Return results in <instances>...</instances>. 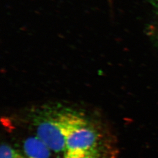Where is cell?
Instances as JSON below:
<instances>
[{
  "label": "cell",
  "instance_id": "obj_1",
  "mask_svg": "<svg viewBox=\"0 0 158 158\" xmlns=\"http://www.w3.org/2000/svg\"><path fill=\"white\" fill-rule=\"evenodd\" d=\"M31 121L36 136L55 152H64L68 136L89 124L84 115L62 104H46L32 110Z\"/></svg>",
  "mask_w": 158,
  "mask_h": 158
},
{
  "label": "cell",
  "instance_id": "obj_2",
  "mask_svg": "<svg viewBox=\"0 0 158 158\" xmlns=\"http://www.w3.org/2000/svg\"><path fill=\"white\" fill-rule=\"evenodd\" d=\"M98 139L96 130L89 124L75 130L67 138L64 158L95 155Z\"/></svg>",
  "mask_w": 158,
  "mask_h": 158
},
{
  "label": "cell",
  "instance_id": "obj_3",
  "mask_svg": "<svg viewBox=\"0 0 158 158\" xmlns=\"http://www.w3.org/2000/svg\"><path fill=\"white\" fill-rule=\"evenodd\" d=\"M23 151L27 158H50L51 150L37 136L27 138L23 143Z\"/></svg>",
  "mask_w": 158,
  "mask_h": 158
},
{
  "label": "cell",
  "instance_id": "obj_4",
  "mask_svg": "<svg viewBox=\"0 0 158 158\" xmlns=\"http://www.w3.org/2000/svg\"><path fill=\"white\" fill-rule=\"evenodd\" d=\"M1 158H27L21 153L6 143L1 146Z\"/></svg>",
  "mask_w": 158,
  "mask_h": 158
},
{
  "label": "cell",
  "instance_id": "obj_5",
  "mask_svg": "<svg viewBox=\"0 0 158 158\" xmlns=\"http://www.w3.org/2000/svg\"><path fill=\"white\" fill-rule=\"evenodd\" d=\"M68 158H96V157L95 156V155H81L79 156Z\"/></svg>",
  "mask_w": 158,
  "mask_h": 158
}]
</instances>
